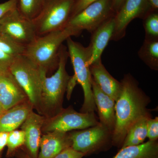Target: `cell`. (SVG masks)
Returning <instances> with one entry per match:
<instances>
[{"label":"cell","instance_id":"obj_20","mask_svg":"<svg viewBox=\"0 0 158 158\" xmlns=\"http://www.w3.org/2000/svg\"><path fill=\"white\" fill-rule=\"evenodd\" d=\"M151 116H146L138 119L129 129L121 148L139 145L147 138V125Z\"/></svg>","mask_w":158,"mask_h":158},{"label":"cell","instance_id":"obj_26","mask_svg":"<svg viewBox=\"0 0 158 158\" xmlns=\"http://www.w3.org/2000/svg\"><path fill=\"white\" fill-rule=\"evenodd\" d=\"M147 138L149 141H156L158 138V117L148 119L147 125Z\"/></svg>","mask_w":158,"mask_h":158},{"label":"cell","instance_id":"obj_11","mask_svg":"<svg viewBox=\"0 0 158 158\" xmlns=\"http://www.w3.org/2000/svg\"><path fill=\"white\" fill-rule=\"evenodd\" d=\"M149 13L147 0H125L114 15L115 28L112 40L122 39L132 21L137 18L143 19Z\"/></svg>","mask_w":158,"mask_h":158},{"label":"cell","instance_id":"obj_14","mask_svg":"<svg viewBox=\"0 0 158 158\" xmlns=\"http://www.w3.org/2000/svg\"><path fill=\"white\" fill-rule=\"evenodd\" d=\"M44 119V117L35 113L33 110L20 126L25 135V141L23 148L32 158L38 157Z\"/></svg>","mask_w":158,"mask_h":158},{"label":"cell","instance_id":"obj_1","mask_svg":"<svg viewBox=\"0 0 158 158\" xmlns=\"http://www.w3.org/2000/svg\"><path fill=\"white\" fill-rule=\"evenodd\" d=\"M122 88L116 102V123L112 134V145L121 148L129 129L138 119L151 116L147 106L150 98L138 87L130 74L121 81Z\"/></svg>","mask_w":158,"mask_h":158},{"label":"cell","instance_id":"obj_19","mask_svg":"<svg viewBox=\"0 0 158 158\" xmlns=\"http://www.w3.org/2000/svg\"><path fill=\"white\" fill-rule=\"evenodd\" d=\"M113 158H158L157 140L120 148Z\"/></svg>","mask_w":158,"mask_h":158},{"label":"cell","instance_id":"obj_24","mask_svg":"<svg viewBox=\"0 0 158 158\" xmlns=\"http://www.w3.org/2000/svg\"><path fill=\"white\" fill-rule=\"evenodd\" d=\"M25 141V133L22 130H15L9 133L6 146V157H13L18 150L23 147Z\"/></svg>","mask_w":158,"mask_h":158},{"label":"cell","instance_id":"obj_36","mask_svg":"<svg viewBox=\"0 0 158 158\" xmlns=\"http://www.w3.org/2000/svg\"><path fill=\"white\" fill-rule=\"evenodd\" d=\"M0 158H2V156H0Z\"/></svg>","mask_w":158,"mask_h":158},{"label":"cell","instance_id":"obj_17","mask_svg":"<svg viewBox=\"0 0 158 158\" xmlns=\"http://www.w3.org/2000/svg\"><path fill=\"white\" fill-rule=\"evenodd\" d=\"M90 69L92 79L99 88L116 102L121 92V82L109 73L101 60L90 65Z\"/></svg>","mask_w":158,"mask_h":158},{"label":"cell","instance_id":"obj_25","mask_svg":"<svg viewBox=\"0 0 158 158\" xmlns=\"http://www.w3.org/2000/svg\"><path fill=\"white\" fill-rule=\"evenodd\" d=\"M145 38L158 39V12H152L143 19Z\"/></svg>","mask_w":158,"mask_h":158},{"label":"cell","instance_id":"obj_4","mask_svg":"<svg viewBox=\"0 0 158 158\" xmlns=\"http://www.w3.org/2000/svg\"><path fill=\"white\" fill-rule=\"evenodd\" d=\"M69 57H70L74 71L73 76L81 86L84 94V102L81 112L90 113L97 111L92 90V78L88 64L89 59L88 47L74 41L71 37L66 40Z\"/></svg>","mask_w":158,"mask_h":158},{"label":"cell","instance_id":"obj_3","mask_svg":"<svg viewBox=\"0 0 158 158\" xmlns=\"http://www.w3.org/2000/svg\"><path fill=\"white\" fill-rule=\"evenodd\" d=\"M76 32L68 27L38 36L31 44L25 47L23 55L47 73L56 70L59 62L60 48L64 41Z\"/></svg>","mask_w":158,"mask_h":158},{"label":"cell","instance_id":"obj_32","mask_svg":"<svg viewBox=\"0 0 158 158\" xmlns=\"http://www.w3.org/2000/svg\"><path fill=\"white\" fill-rule=\"evenodd\" d=\"M147 2L149 13L158 11V0H147Z\"/></svg>","mask_w":158,"mask_h":158},{"label":"cell","instance_id":"obj_29","mask_svg":"<svg viewBox=\"0 0 158 158\" xmlns=\"http://www.w3.org/2000/svg\"><path fill=\"white\" fill-rule=\"evenodd\" d=\"M85 156L83 153L77 151L70 147L63 150L54 158H82Z\"/></svg>","mask_w":158,"mask_h":158},{"label":"cell","instance_id":"obj_7","mask_svg":"<svg viewBox=\"0 0 158 158\" xmlns=\"http://www.w3.org/2000/svg\"><path fill=\"white\" fill-rule=\"evenodd\" d=\"M100 123L94 112H77L72 106L63 109L52 117H44L42 133L53 131L68 132L73 130H82L96 126Z\"/></svg>","mask_w":158,"mask_h":158},{"label":"cell","instance_id":"obj_34","mask_svg":"<svg viewBox=\"0 0 158 158\" xmlns=\"http://www.w3.org/2000/svg\"><path fill=\"white\" fill-rule=\"evenodd\" d=\"M15 156L17 158H32L23 147L17 151Z\"/></svg>","mask_w":158,"mask_h":158},{"label":"cell","instance_id":"obj_9","mask_svg":"<svg viewBox=\"0 0 158 158\" xmlns=\"http://www.w3.org/2000/svg\"><path fill=\"white\" fill-rule=\"evenodd\" d=\"M71 147L85 156L95 153L112 145V132L100 123L94 126L69 132Z\"/></svg>","mask_w":158,"mask_h":158},{"label":"cell","instance_id":"obj_30","mask_svg":"<svg viewBox=\"0 0 158 158\" xmlns=\"http://www.w3.org/2000/svg\"><path fill=\"white\" fill-rule=\"evenodd\" d=\"M18 0H9L0 4V20L9 11L17 7Z\"/></svg>","mask_w":158,"mask_h":158},{"label":"cell","instance_id":"obj_27","mask_svg":"<svg viewBox=\"0 0 158 158\" xmlns=\"http://www.w3.org/2000/svg\"><path fill=\"white\" fill-rule=\"evenodd\" d=\"M15 57L0 50V73L10 70Z\"/></svg>","mask_w":158,"mask_h":158},{"label":"cell","instance_id":"obj_5","mask_svg":"<svg viewBox=\"0 0 158 158\" xmlns=\"http://www.w3.org/2000/svg\"><path fill=\"white\" fill-rule=\"evenodd\" d=\"M10 71L25 92L34 109L37 111L41 98L43 79L47 75V73L23 55L15 58Z\"/></svg>","mask_w":158,"mask_h":158},{"label":"cell","instance_id":"obj_13","mask_svg":"<svg viewBox=\"0 0 158 158\" xmlns=\"http://www.w3.org/2000/svg\"><path fill=\"white\" fill-rule=\"evenodd\" d=\"M115 28L114 16L106 21L91 33L90 43L87 47L89 51V66L101 60L103 52L112 40Z\"/></svg>","mask_w":158,"mask_h":158},{"label":"cell","instance_id":"obj_16","mask_svg":"<svg viewBox=\"0 0 158 158\" xmlns=\"http://www.w3.org/2000/svg\"><path fill=\"white\" fill-rule=\"evenodd\" d=\"M71 146L69 132L53 131L45 133L40 138V151L37 158H54L63 150Z\"/></svg>","mask_w":158,"mask_h":158},{"label":"cell","instance_id":"obj_33","mask_svg":"<svg viewBox=\"0 0 158 158\" xmlns=\"http://www.w3.org/2000/svg\"><path fill=\"white\" fill-rule=\"evenodd\" d=\"M125 0H112L113 8L115 14L121 8Z\"/></svg>","mask_w":158,"mask_h":158},{"label":"cell","instance_id":"obj_8","mask_svg":"<svg viewBox=\"0 0 158 158\" xmlns=\"http://www.w3.org/2000/svg\"><path fill=\"white\" fill-rule=\"evenodd\" d=\"M115 15L112 0H98L71 18L66 27L73 30L77 35L84 30L91 33Z\"/></svg>","mask_w":158,"mask_h":158},{"label":"cell","instance_id":"obj_6","mask_svg":"<svg viewBox=\"0 0 158 158\" xmlns=\"http://www.w3.org/2000/svg\"><path fill=\"white\" fill-rule=\"evenodd\" d=\"M74 0H46L40 14L33 20L37 36L65 28L71 17Z\"/></svg>","mask_w":158,"mask_h":158},{"label":"cell","instance_id":"obj_23","mask_svg":"<svg viewBox=\"0 0 158 158\" xmlns=\"http://www.w3.org/2000/svg\"><path fill=\"white\" fill-rule=\"evenodd\" d=\"M25 47L19 44L0 27V50L16 57L23 55Z\"/></svg>","mask_w":158,"mask_h":158},{"label":"cell","instance_id":"obj_2","mask_svg":"<svg viewBox=\"0 0 158 158\" xmlns=\"http://www.w3.org/2000/svg\"><path fill=\"white\" fill-rule=\"evenodd\" d=\"M68 57L67 47L62 44L56 73L50 77L44 76L43 79L41 98L37 112L46 118L55 116L63 109L64 95L71 77L66 70Z\"/></svg>","mask_w":158,"mask_h":158},{"label":"cell","instance_id":"obj_18","mask_svg":"<svg viewBox=\"0 0 158 158\" xmlns=\"http://www.w3.org/2000/svg\"><path fill=\"white\" fill-rule=\"evenodd\" d=\"M34 108L29 99L0 115V132H10L20 127Z\"/></svg>","mask_w":158,"mask_h":158},{"label":"cell","instance_id":"obj_28","mask_svg":"<svg viewBox=\"0 0 158 158\" xmlns=\"http://www.w3.org/2000/svg\"><path fill=\"white\" fill-rule=\"evenodd\" d=\"M98 1V0H74L71 18L81 12L87 6Z\"/></svg>","mask_w":158,"mask_h":158},{"label":"cell","instance_id":"obj_31","mask_svg":"<svg viewBox=\"0 0 158 158\" xmlns=\"http://www.w3.org/2000/svg\"><path fill=\"white\" fill-rule=\"evenodd\" d=\"M9 132H0V156H2L3 150L7 145V139Z\"/></svg>","mask_w":158,"mask_h":158},{"label":"cell","instance_id":"obj_21","mask_svg":"<svg viewBox=\"0 0 158 158\" xmlns=\"http://www.w3.org/2000/svg\"><path fill=\"white\" fill-rule=\"evenodd\" d=\"M138 56L152 70H158V39L145 38Z\"/></svg>","mask_w":158,"mask_h":158},{"label":"cell","instance_id":"obj_22","mask_svg":"<svg viewBox=\"0 0 158 158\" xmlns=\"http://www.w3.org/2000/svg\"><path fill=\"white\" fill-rule=\"evenodd\" d=\"M46 0H18L17 9L24 17L33 21L42 11Z\"/></svg>","mask_w":158,"mask_h":158},{"label":"cell","instance_id":"obj_35","mask_svg":"<svg viewBox=\"0 0 158 158\" xmlns=\"http://www.w3.org/2000/svg\"><path fill=\"white\" fill-rule=\"evenodd\" d=\"M6 110H4V108H3L2 106V104H1V103H0V115H2V114H3L4 112L6 111Z\"/></svg>","mask_w":158,"mask_h":158},{"label":"cell","instance_id":"obj_12","mask_svg":"<svg viewBox=\"0 0 158 158\" xmlns=\"http://www.w3.org/2000/svg\"><path fill=\"white\" fill-rule=\"evenodd\" d=\"M28 99L10 70L0 73V103L4 110H9Z\"/></svg>","mask_w":158,"mask_h":158},{"label":"cell","instance_id":"obj_15","mask_svg":"<svg viewBox=\"0 0 158 158\" xmlns=\"http://www.w3.org/2000/svg\"><path fill=\"white\" fill-rule=\"evenodd\" d=\"M91 85L99 122L107 128L113 134L116 123V101L103 92L93 79Z\"/></svg>","mask_w":158,"mask_h":158},{"label":"cell","instance_id":"obj_10","mask_svg":"<svg viewBox=\"0 0 158 158\" xmlns=\"http://www.w3.org/2000/svg\"><path fill=\"white\" fill-rule=\"evenodd\" d=\"M0 27L19 44L26 47L38 36L33 21L23 16L15 8L0 20Z\"/></svg>","mask_w":158,"mask_h":158}]
</instances>
